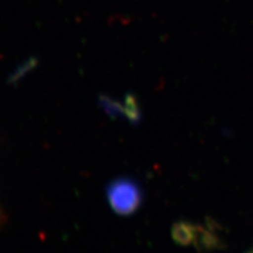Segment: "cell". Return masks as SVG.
Masks as SVG:
<instances>
[{
	"label": "cell",
	"mask_w": 253,
	"mask_h": 253,
	"mask_svg": "<svg viewBox=\"0 0 253 253\" xmlns=\"http://www.w3.org/2000/svg\"><path fill=\"white\" fill-rule=\"evenodd\" d=\"M108 199L112 208L121 214H129L141 203V191L134 182L120 179L108 189Z\"/></svg>",
	"instance_id": "obj_1"
},
{
	"label": "cell",
	"mask_w": 253,
	"mask_h": 253,
	"mask_svg": "<svg viewBox=\"0 0 253 253\" xmlns=\"http://www.w3.org/2000/svg\"><path fill=\"white\" fill-rule=\"evenodd\" d=\"M0 218H1V216H0Z\"/></svg>",
	"instance_id": "obj_2"
}]
</instances>
